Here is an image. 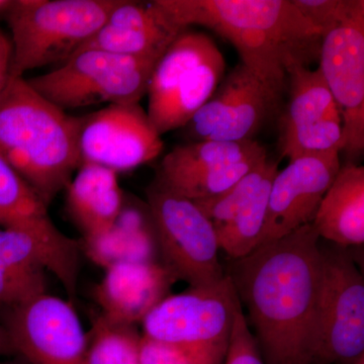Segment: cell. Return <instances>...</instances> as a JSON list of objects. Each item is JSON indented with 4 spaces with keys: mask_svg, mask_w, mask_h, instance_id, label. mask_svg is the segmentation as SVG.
Segmentation results:
<instances>
[{
    "mask_svg": "<svg viewBox=\"0 0 364 364\" xmlns=\"http://www.w3.org/2000/svg\"><path fill=\"white\" fill-rule=\"evenodd\" d=\"M320 237L313 225L265 242L225 272L267 364H311L321 286Z\"/></svg>",
    "mask_w": 364,
    "mask_h": 364,
    "instance_id": "1",
    "label": "cell"
},
{
    "mask_svg": "<svg viewBox=\"0 0 364 364\" xmlns=\"http://www.w3.org/2000/svg\"><path fill=\"white\" fill-rule=\"evenodd\" d=\"M184 28H210L236 48L242 64L284 90L289 72L320 56L322 35L291 0H156Z\"/></svg>",
    "mask_w": 364,
    "mask_h": 364,
    "instance_id": "2",
    "label": "cell"
},
{
    "mask_svg": "<svg viewBox=\"0 0 364 364\" xmlns=\"http://www.w3.org/2000/svg\"><path fill=\"white\" fill-rule=\"evenodd\" d=\"M80 117L69 116L33 90L9 78L0 95V153L48 205L81 165Z\"/></svg>",
    "mask_w": 364,
    "mask_h": 364,
    "instance_id": "3",
    "label": "cell"
},
{
    "mask_svg": "<svg viewBox=\"0 0 364 364\" xmlns=\"http://www.w3.org/2000/svg\"><path fill=\"white\" fill-rule=\"evenodd\" d=\"M119 0H16L6 11L11 30V78L63 64L102 28Z\"/></svg>",
    "mask_w": 364,
    "mask_h": 364,
    "instance_id": "4",
    "label": "cell"
},
{
    "mask_svg": "<svg viewBox=\"0 0 364 364\" xmlns=\"http://www.w3.org/2000/svg\"><path fill=\"white\" fill-rule=\"evenodd\" d=\"M226 61L205 33L186 28L157 62L149 87L148 111L160 136L184 128L224 78Z\"/></svg>",
    "mask_w": 364,
    "mask_h": 364,
    "instance_id": "5",
    "label": "cell"
},
{
    "mask_svg": "<svg viewBox=\"0 0 364 364\" xmlns=\"http://www.w3.org/2000/svg\"><path fill=\"white\" fill-rule=\"evenodd\" d=\"M158 61L102 50H81L58 68L26 80L63 111L102 104H139L147 95Z\"/></svg>",
    "mask_w": 364,
    "mask_h": 364,
    "instance_id": "6",
    "label": "cell"
},
{
    "mask_svg": "<svg viewBox=\"0 0 364 364\" xmlns=\"http://www.w3.org/2000/svg\"><path fill=\"white\" fill-rule=\"evenodd\" d=\"M147 205L164 265L177 280L196 287L224 279L215 226L193 200L156 177L147 189Z\"/></svg>",
    "mask_w": 364,
    "mask_h": 364,
    "instance_id": "7",
    "label": "cell"
},
{
    "mask_svg": "<svg viewBox=\"0 0 364 364\" xmlns=\"http://www.w3.org/2000/svg\"><path fill=\"white\" fill-rule=\"evenodd\" d=\"M333 244V243H332ZM321 286L311 364H354L364 356V279L347 247L320 241Z\"/></svg>",
    "mask_w": 364,
    "mask_h": 364,
    "instance_id": "8",
    "label": "cell"
},
{
    "mask_svg": "<svg viewBox=\"0 0 364 364\" xmlns=\"http://www.w3.org/2000/svg\"><path fill=\"white\" fill-rule=\"evenodd\" d=\"M242 306L228 275L214 284L169 294L144 318L143 336L177 346L226 351Z\"/></svg>",
    "mask_w": 364,
    "mask_h": 364,
    "instance_id": "9",
    "label": "cell"
},
{
    "mask_svg": "<svg viewBox=\"0 0 364 364\" xmlns=\"http://www.w3.org/2000/svg\"><path fill=\"white\" fill-rule=\"evenodd\" d=\"M282 95V90L240 63L184 129L191 142L253 140L279 112Z\"/></svg>",
    "mask_w": 364,
    "mask_h": 364,
    "instance_id": "10",
    "label": "cell"
},
{
    "mask_svg": "<svg viewBox=\"0 0 364 364\" xmlns=\"http://www.w3.org/2000/svg\"><path fill=\"white\" fill-rule=\"evenodd\" d=\"M48 207L0 153V226L28 235L47 270L61 282L68 299L75 301L80 243L60 231Z\"/></svg>",
    "mask_w": 364,
    "mask_h": 364,
    "instance_id": "11",
    "label": "cell"
},
{
    "mask_svg": "<svg viewBox=\"0 0 364 364\" xmlns=\"http://www.w3.org/2000/svg\"><path fill=\"white\" fill-rule=\"evenodd\" d=\"M318 61L341 114V152L359 157L364 150L363 0H355L348 16L323 36Z\"/></svg>",
    "mask_w": 364,
    "mask_h": 364,
    "instance_id": "12",
    "label": "cell"
},
{
    "mask_svg": "<svg viewBox=\"0 0 364 364\" xmlns=\"http://www.w3.org/2000/svg\"><path fill=\"white\" fill-rule=\"evenodd\" d=\"M2 326L28 364H87L86 332L68 299L42 294L9 308Z\"/></svg>",
    "mask_w": 364,
    "mask_h": 364,
    "instance_id": "13",
    "label": "cell"
},
{
    "mask_svg": "<svg viewBox=\"0 0 364 364\" xmlns=\"http://www.w3.org/2000/svg\"><path fill=\"white\" fill-rule=\"evenodd\" d=\"M81 164L100 165L119 173L159 156L161 136L140 104L107 105L80 117Z\"/></svg>",
    "mask_w": 364,
    "mask_h": 364,
    "instance_id": "14",
    "label": "cell"
},
{
    "mask_svg": "<svg viewBox=\"0 0 364 364\" xmlns=\"http://www.w3.org/2000/svg\"><path fill=\"white\" fill-rule=\"evenodd\" d=\"M340 167L339 152L305 155L289 160L273 178L262 244L312 224Z\"/></svg>",
    "mask_w": 364,
    "mask_h": 364,
    "instance_id": "15",
    "label": "cell"
},
{
    "mask_svg": "<svg viewBox=\"0 0 364 364\" xmlns=\"http://www.w3.org/2000/svg\"><path fill=\"white\" fill-rule=\"evenodd\" d=\"M186 30L172 21L156 0H119L102 28L79 51L97 49L124 56L160 59Z\"/></svg>",
    "mask_w": 364,
    "mask_h": 364,
    "instance_id": "16",
    "label": "cell"
},
{
    "mask_svg": "<svg viewBox=\"0 0 364 364\" xmlns=\"http://www.w3.org/2000/svg\"><path fill=\"white\" fill-rule=\"evenodd\" d=\"M177 282L164 264L157 262H119L105 268L95 289L100 315L126 325H136L169 296Z\"/></svg>",
    "mask_w": 364,
    "mask_h": 364,
    "instance_id": "17",
    "label": "cell"
},
{
    "mask_svg": "<svg viewBox=\"0 0 364 364\" xmlns=\"http://www.w3.org/2000/svg\"><path fill=\"white\" fill-rule=\"evenodd\" d=\"M67 210L85 241L111 229L124 207L117 172L83 163L66 188Z\"/></svg>",
    "mask_w": 364,
    "mask_h": 364,
    "instance_id": "18",
    "label": "cell"
},
{
    "mask_svg": "<svg viewBox=\"0 0 364 364\" xmlns=\"http://www.w3.org/2000/svg\"><path fill=\"white\" fill-rule=\"evenodd\" d=\"M320 239L342 247L364 243V167L347 164L323 198L312 223Z\"/></svg>",
    "mask_w": 364,
    "mask_h": 364,
    "instance_id": "19",
    "label": "cell"
},
{
    "mask_svg": "<svg viewBox=\"0 0 364 364\" xmlns=\"http://www.w3.org/2000/svg\"><path fill=\"white\" fill-rule=\"evenodd\" d=\"M44 262L28 235L0 230V305L14 308L47 294Z\"/></svg>",
    "mask_w": 364,
    "mask_h": 364,
    "instance_id": "20",
    "label": "cell"
},
{
    "mask_svg": "<svg viewBox=\"0 0 364 364\" xmlns=\"http://www.w3.org/2000/svg\"><path fill=\"white\" fill-rule=\"evenodd\" d=\"M156 240L149 208L127 205L111 229L97 238L85 241L86 252L105 268L119 262H154ZM157 241V240H156Z\"/></svg>",
    "mask_w": 364,
    "mask_h": 364,
    "instance_id": "21",
    "label": "cell"
},
{
    "mask_svg": "<svg viewBox=\"0 0 364 364\" xmlns=\"http://www.w3.org/2000/svg\"><path fill=\"white\" fill-rule=\"evenodd\" d=\"M265 155H267L265 148L254 140L244 142H188L176 146L165 155L160 164L157 178L170 186L208 170Z\"/></svg>",
    "mask_w": 364,
    "mask_h": 364,
    "instance_id": "22",
    "label": "cell"
},
{
    "mask_svg": "<svg viewBox=\"0 0 364 364\" xmlns=\"http://www.w3.org/2000/svg\"><path fill=\"white\" fill-rule=\"evenodd\" d=\"M289 107L282 119V132L317 122H341L338 105L320 69L299 67L289 72Z\"/></svg>",
    "mask_w": 364,
    "mask_h": 364,
    "instance_id": "23",
    "label": "cell"
},
{
    "mask_svg": "<svg viewBox=\"0 0 364 364\" xmlns=\"http://www.w3.org/2000/svg\"><path fill=\"white\" fill-rule=\"evenodd\" d=\"M277 171L279 168L268 174L252 200L233 219L215 228L220 250L224 251L230 259L245 257L262 244L270 188Z\"/></svg>",
    "mask_w": 364,
    "mask_h": 364,
    "instance_id": "24",
    "label": "cell"
},
{
    "mask_svg": "<svg viewBox=\"0 0 364 364\" xmlns=\"http://www.w3.org/2000/svg\"><path fill=\"white\" fill-rule=\"evenodd\" d=\"M143 335L135 325L121 324L102 315L86 333L87 364H141Z\"/></svg>",
    "mask_w": 364,
    "mask_h": 364,
    "instance_id": "25",
    "label": "cell"
},
{
    "mask_svg": "<svg viewBox=\"0 0 364 364\" xmlns=\"http://www.w3.org/2000/svg\"><path fill=\"white\" fill-rule=\"evenodd\" d=\"M279 163L268 158L242 177L229 191L208 200H193L215 228L226 224L245 207L256 195L261 184Z\"/></svg>",
    "mask_w": 364,
    "mask_h": 364,
    "instance_id": "26",
    "label": "cell"
},
{
    "mask_svg": "<svg viewBox=\"0 0 364 364\" xmlns=\"http://www.w3.org/2000/svg\"><path fill=\"white\" fill-rule=\"evenodd\" d=\"M342 143L341 122L329 119L282 132L280 136L282 156L289 158V160L333 151L340 153Z\"/></svg>",
    "mask_w": 364,
    "mask_h": 364,
    "instance_id": "27",
    "label": "cell"
},
{
    "mask_svg": "<svg viewBox=\"0 0 364 364\" xmlns=\"http://www.w3.org/2000/svg\"><path fill=\"white\" fill-rule=\"evenodd\" d=\"M267 158V155H265L234 164L224 165L203 172L198 176L181 179L170 186L165 184L191 200H208L226 193L235 183L240 181L242 177L255 168L261 162L264 161Z\"/></svg>",
    "mask_w": 364,
    "mask_h": 364,
    "instance_id": "28",
    "label": "cell"
},
{
    "mask_svg": "<svg viewBox=\"0 0 364 364\" xmlns=\"http://www.w3.org/2000/svg\"><path fill=\"white\" fill-rule=\"evenodd\" d=\"M226 351L203 350L143 336L141 364H223Z\"/></svg>",
    "mask_w": 364,
    "mask_h": 364,
    "instance_id": "29",
    "label": "cell"
},
{
    "mask_svg": "<svg viewBox=\"0 0 364 364\" xmlns=\"http://www.w3.org/2000/svg\"><path fill=\"white\" fill-rule=\"evenodd\" d=\"M299 13L325 35L350 14L355 0H291Z\"/></svg>",
    "mask_w": 364,
    "mask_h": 364,
    "instance_id": "30",
    "label": "cell"
},
{
    "mask_svg": "<svg viewBox=\"0 0 364 364\" xmlns=\"http://www.w3.org/2000/svg\"><path fill=\"white\" fill-rule=\"evenodd\" d=\"M223 364H267L242 306L235 316Z\"/></svg>",
    "mask_w": 364,
    "mask_h": 364,
    "instance_id": "31",
    "label": "cell"
},
{
    "mask_svg": "<svg viewBox=\"0 0 364 364\" xmlns=\"http://www.w3.org/2000/svg\"><path fill=\"white\" fill-rule=\"evenodd\" d=\"M13 46L6 33L0 31V95L11 78Z\"/></svg>",
    "mask_w": 364,
    "mask_h": 364,
    "instance_id": "32",
    "label": "cell"
},
{
    "mask_svg": "<svg viewBox=\"0 0 364 364\" xmlns=\"http://www.w3.org/2000/svg\"><path fill=\"white\" fill-rule=\"evenodd\" d=\"M16 354L11 339L4 326L0 325V356Z\"/></svg>",
    "mask_w": 364,
    "mask_h": 364,
    "instance_id": "33",
    "label": "cell"
},
{
    "mask_svg": "<svg viewBox=\"0 0 364 364\" xmlns=\"http://www.w3.org/2000/svg\"><path fill=\"white\" fill-rule=\"evenodd\" d=\"M11 1H7V0H0V13H6L7 7L9 6Z\"/></svg>",
    "mask_w": 364,
    "mask_h": 364,
    "instance_id": "34",
    "label": "cell"
},
{
    "mask_svg": "<svg viewBox=\"0 0 364 364\" xmlns=\"http://www.w3.org/2000/svg\"><path fill=\"white\" fill-rule=\"evenodd\" d=\"M354 364H364V356L363 358H359L358 361H356Z\"/></svg>",
    "mask_w": 364,
    "mask_h": 364,
    "instance_id": "35",
    "label": "cell"
},
{
    "mask_svg": "<svg viewBox=\"0 0 364 364\" xmlns=\"http://www.w3.org/2000/svg\"><path fill=\"white\" fill-rule=\"evenodd\" d=\"M25 361V360H23ZM0 364H28V363H0Z\"/></svg>",
    "mask_w": 364,
    "mask_h": 364,
    "instance_id": "36",
    "label": "cell"
}]
</instances>
